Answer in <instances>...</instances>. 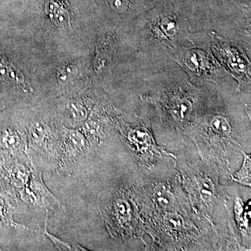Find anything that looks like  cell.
I'll use <instances>...</instances> for the list:
<instances>
[{
  "label": "cell",
  "instance_id": "cell-4",
  "mask_svg": "<svg viewBox=\"0 0 251 251\" xmlns=\"http://www.w3.org/2000/svg\"><path fill=\"white\" fill-rule=\"evenodd\" d=\"M196 190L202 202L209 203L215 198V185L208 177H198L196 179Z\"/></svg>",
  "mask_w": 251,
  "mask_h": 251
},
{
  "label": "cell",
  "instance_id": "cell-8",
  "mask_svg": "<svg viewBox=\"0 0 251 251\" xmlns=\"http://www.w3.org/2000/svg\"><path fill=\"white\" fill-rule=\"evenodd\" d=\"M172 195L165 188H158L156 190V200L158 204L163 208L171 206Z\"/></svg>",
  "mask_w": 251,
  "mask_h": 251
},
{
  "label": "cell",
  "instance_id": "cell-1",
  "mask_svg": "<svg viewBox=\"0 0 251 251\" xmlns=\"http://www.w3.org/2000/svg\"><path fill=\"white\" fill-rule=\"evenodd\" d=\"M126 143L138 163L143 166L150 164L162 155L175 157L159 148L155 143L150 130L143 126H137L128 130L125 133Z\"/></svg>",
  "mask_w": 251,
  "mask_h": 251
},
{
  "label": "cell",
  "instance_id": "cell-12",
  "mask_svg": "<svg viewBox=\"0 0 251 251\" xmlns=\"http://www.w3.org/2000/svg\"><path fill=\"white\" fill-rule=\"evenodd\" d=\"M45 232L46 234H47L48 237H49L50 239L51 240L54 242V244L57 246L59 250H75V249H74V248L71 247V246L69 245V244H67V243L63 242L62 241L60 240V239H57V238L54 237L53 235H51V234H50L49 232H48L47 228H46V227H45Z\"/></svg>",
  "mask_w": 251,
  "mask_h": 251
},
{
  "label": "cell",
  "instance_id": "cell-3",
  "mask_svg": "<svg viewBox=\"0 0 251 251\" xmlns=\"http://www.w3.org/2000/svg\"><path fill=\"white\" fill-rule=\"evenodd\" d=\"M184 62L188 70L193 74L200 75L205 72L209 67V62L204 55V52L198 50L189 51L185 55Z\"/></svg>",
  "mask_w": 251,
  "mask_h": 251
},
{
  "label": "cell",
  "instance_id": "cell-10",
  "mask_svg": "<svg viewBox=\"0 0 251 251\" xmlns=\"http://www.w3.org/2000/svg\"><path fill=\"white\" fill-rule=\"evenodd\" d=\"M160 27H161V30L164 32V34L168 37H174L175 34H176V23L171 19V18L168 17L163 18L160 21Z\"/></svg>",
  "mask_w": 251,
  "mask_h": 251
},
{
  "label": "cell",
  "instance_id": "cell-6",
  "mask_svg": "<svg viewBox=\"0 0 251 251\" xmlns=\"http://www.w3.org/2000/svg\"><path fill=\"white\" fill-rule=\"evenodd\" d=\"M244 156V163L240 171L232 175V179L236 182L240 183L245 186H251V156L243 152Z\"/></svg>",
  "mask_w": 251,
  "mask_h": 251
},
{
  "label": "cell",
  "instance_id": "cell-5",
  "mask_svg": "<svg viewBox=\"0 0 251 251\" xmlns=\"http://www.w3.org/2000/svg\"><path fill=\"white\" fill-rule=\"evenodd\" d=\"M210 129L215 135L226 137L232 133V127L229 120L223 115H216L209 122Z\"/></svg>",
  "mask_w": 251,
  "mask_h": 251
},
{
  "label": "cell",
  "instance_id": "cell-9",
  "mask_svg": "<svg viewBox=\"0 0 251 251\" xmlns=\"http://www.w3.org/2000/svg\"><path fill=\"white\" fill-rule=\"evenodd\" d=\"M165 224L171 229L178 230L182 228L184 226V220L181 216H178L176 214H166L164 218Z\"/></svg>",
  "mask_w": 251,
  "mask_h": 251
},
{
  "label": "cell",
  "instance_id": "cell-7",
  "mask_svg": "<svg viewBox=\"0 0 251 251\" xmlns=\"http://www.w3.org/2000/svg\"><path fill=\"white\" fill-rule=\"evenodd\" d=\"M19 136L14 131L6 130L0 136V146L6 150H15L21 145Z\"/></svg>",
  "mask_w": 251,
  "mask_h": 251
},
{
  "label": "cell",
  "instance_id": "cell-11",
  "mask_svg": "<svg viewBox=\"0 0 251 251\" xmlns=\"http://www.w3.org/2000/svg\"><path fill=\"white\" fill-rule=\"evenodd\" d=\"M77 69L74 66H68V67L62 68L57 74V78L59 82L62 83H65L74 78L76 75Z\"/></svg>",
  "mask_w": 251,
  "mask_h": 251
},
{
  "label": "cell",
  "instance_id": "cell-2",
  "mask_svg": "<svg viewBox=\"0 0 251 251\" xmlns=\"http://www.w3.org/2000/svg\"><path fill=\"white\" fill-rule=\"evenodd\" d=\"M217 49L221 54V57L226 62V65L234 75L239 77L250 74V68L248 61L244 58L243 54L224 43H218Z\"/></svg>",
  "mask_w": 251,
  "mask_h": 251
}]
</instances>
